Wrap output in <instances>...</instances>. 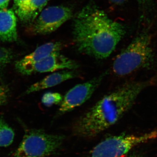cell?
Instances as JSON below:
<instances>
[{"label":"cell","mask_w":157,"mask_h":157,"mask_svg":"<svg viewBox=\"0 0 157 157\" xmlns=\"http://www.w3.org/2000/svg\"><path fill=\"white\" fill-rule=\"evenodd\" d=\"M61 42H51L41 45L29 54L15 63V68L17 72L25 75L26 72L37 62L54 52H60L63 48Z\"/></svg>","instance_id":"ba28073f"},{"label":"cell","mask_w":157,"mask_h":157,"mask_svg":"<svg viewBox=\"0 0 157 157\" xmlns=\"http://www.w3.org/2000/svg\"><path fill=\"white\" fill-rule=\"evenodd\" d=\"M63 100V97L58 93L48 92L42 96L41 102L46 107H50L53 105L60 104Z\"/></svg>","instance_id":"4fadbf2b"},{"label":"cell","mask_w":157,"mask_h":157,"mask_svg":"<svg viewBox=\"0 0 157 157\" xmlns=\"http://www.w3.org/2000/svg\"><path fill=\"white\" fill-rule=\"evenodd\" d=\"M64 139L63 135L48 134L39 129H30L26 132L14 153V157L48 156L59 148Z\"/></svg>","instance_id":"3957f363"},{"label":"cell","mask_w":157,"mask_h":157,"mask_svg":"<svg viewBox=\"0 0 157 157\" xmlns=\"http://www.w3.org/2000/svg\"><path fill=\"white\" fill-rule=\"evenodd\" d=\"M109 1L113 4L120 5L125 2L127 0H109Z\"/></svg>","instance_id":"2e32d148"},{"label":"cell","mask_w":157,"mask_h":157,"mask_svg":"<svg viewBox=\"0 0 157 157\" xmlns=\"http://www.w3.org/2000/svg\"><path fill=\"white\" fill-rule=\"evenodd\" d=\"M73 11L65 6H53L43 9L32 28L36 35H47L56 30L73 17Z\"/></svg>","instance_id":"8992f818"},{"label":"cell","mask_w":157,"mask_h":157,"mask_svg":"<svg viewBox=\"0 0 157 157\" xmlns=\"http://www.w3.org/2000/svg\"><path fill=\"white\" fill-rule=\"evenodd\" d=\"M1 70H2V69H1V68H0V71H1Z\"/></svg>","instance_id":"d6986e66"},{"label":"cell","mask_w":157,"mask_h":157,"mask_svg":"<svg viewBox=\"0 0 157 157\" xmlns=\"http://www.w3.org/2000/svg\"><path fill=\"white\" fill-rule=\"evenodd\" d=\"M49 0H14V8L21 22L33 23Z\"/></svg>","instance_id":"9c48e42d"},{"label":"cell","mask_w":157,"mask_h":157,"mask_svg":"<svg viewBox=\"0 0 157 157\" xmlns=\"http://www.w3.org/2000/svg\"><path fill=\"white\" fill-rule=\"evenodd\" d=\"M78 67L79 65L77 62L65 56L60 52H57L52 53L33 65L25 75L53 72L60 70H76Z\"/></svg>","instance_id":"52a82bcc"},{"label":"cell","mask_w":157,"mask_h":157,"mask_svg":"<svg viewBox=\"0 0 157 157\" xmlns=\"http://www.w3.org/2000/svg\"><path fill=\"white\" fill-rule=\"evenodd\" d=\"M157 138V130L141 135L112 136L96 145L90 157H124L135 147Z\"/></svg>","instance_id":"277c9868"},{"label":"cell","mask_w":157,"mask_h":157,"mask_svg":"<svg viewBox=\"0 0 157 157\" xmlns=\"http://www.w3.org/2000/svg\"><path fill=\"white\" fill-rule=\"evenodd\" d=\"M154 54L151 37L147 33H142L117 56L113 71L117 76H124L148 67L153 62Z\"/></svg>","instance_id":"7a4b0ae2"},{"label":"cell","mask_w":157,"mask_h":157,"mask_svg":"<svg viewBox=\"0 0 157 157\" xmlns=\"http://www.w3.org/2000/svg\"><path fill=\"white\" fill-rule=\"evenodd\" d=\"M10 0H0V9H7Z\"/></svg>","instance_id":"9a60e30c"},{"label":"cell","mask_w":157,"mask_h":157,"mask_svg":"<svg viewBox=\"0 0 157 157\" xmlns=\"http://www.w3.org/2000/svg\"><path fill=\"white\" fill-rule=\"evenodd\" d=\"M125 32L122 25L109 18L92 3L85 6L74 18L73 36L76 49L98 59L110 56Z\"/></svg>","instance_id":"6da1fadb"},{"label":"cell","mask_w":157,"mask_h":157,"mask_svg":"<svg viewBox=\"0 0 157 157\" xmlns=\"http://www.w3.org/2000/svg\"><path fill=\"white\" fill-rule=\"evenodd\" d=\"M132 157H142L141 156H140V155H134V156H133Z\"/></svg>","instance_id":"ac0fdd59"},{"label":"cell","mask_w":157,"mask_h":157,"mask_svg":"<svg viewBox=\"0 0 157 157\" xmlns=\"http://www.w3.org/2000/svg\"><path fill=\"white\" fill-rule=\"evenodd\" d=\"M9 89L4 85H0V106L6 104L9 98Z\"/></svg>","instance_id":"5bb4252c"},{"label":"cell","mask_w":157,"mask_h":157,"mask_svg":"<svg viewBox=\"0 0 157 157\" xmlns=\"http://www.w3.org/2000/svg\"><path fill=\"white\" fill-rule=\"evenodd\" d=\"M107 72L86 82L76 85L69 90L63 98L56 116L63 115L81 106L91 98L107 75Z\"/></svg>","instance_id":"5b68a950"},{"label":"cell","mask_w":157,"mask_h":157,"mask_svg":"<svg viewBox=\"0 0 157 157\" xmlns=\"http://www.w3.org/2000/svg\"><path fill=\"white\" fill-rule=\"evenodd\" d=\"M137 1L140 5L144 6L147 5L149 2L150 0H137Z\"/></svg>","instance_id":"e0dca14e"},{"label":"cell","mask_w":157,"mask_h":157,"mask_svg":"<svg viewBox=\"0 0 157 157\" xmlns=\"http://www.w3.org/2000/svg\"><path fill=\"white\" fill-rule=\"evenodd\" d=\"M78 76V73L75 70H65L52 73L31 85L25 91L24 94H29L31 93L53 87Z\"/></svg>","instance_id":"8fae6325"},{"label":"cell","mask_w":157,"mask_h":157,"mask_svg":"<svg viewBox=\"0 0 157 157\" xmlns=\"http://www.w3.org/2000/svg\"><path fill=\"white\" fill-rule=\"evenodd\" d=\"M0 39L4 42H17V18L12 9H0Z\"/></svg>","instance_id":"30bf717a"},{"label":"cell","mask_w":157,"mask_h":157,"mask_svg":"<svg viewBox=\"0 0 157 157\" xmlns=\"http://www.w3.org/2000/svg\"><path fill=\"white\" fill-rule=\"evenodd\" d=\"M14 132L4 119L0 117V147H7L13 143Z\"/></svg>","instance_id":"7c38bea8"}]
</instances>
